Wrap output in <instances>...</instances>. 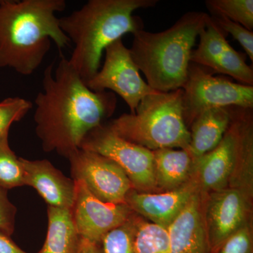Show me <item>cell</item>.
<instances>
[{"label":"cell","mask_w":253,"mask_h":253,"mask_svg":"<svg viewBox=\"0 0 253 253\" xmlns=\"http://www.w3.org/2000/svg\"><path fill=\"white\" fill-rule=\"evenodd\" d=\"M251 201L235 188L207 193L204 217L211 253L249 224Z\"/></svg>","instance_id":"cell-12"},{"label":"cell","mask_w":253,"mask_h":253,"mask_svg":"<svg viewBox=\"0 0 253 253\" xmlns=\"http://www.w3.org/2000/svg\"><path fill=\"white\" fill-rule=\"evenodd\" d=\"M153 154L158 192L178 189L192 177L194 161L187 150L163 149Z\"/></svg>","instance_id":"cell-18"},{"label":"cell","mask_w":253,"mask_h":253,"mask_svg":"<svg viewBox=\"0 0 253 253\" xmlns=\"http://www.w3.org/2000/svg\"><path fill=\"white\" fill-rule=\"evenodd\" d=\"M138 216L135 213L123 224L109 231L100 243L103 253H134V236Z\"/></svg>","instance_id":"cell-23"},{"label":"cell","mask_w":253,"mask_h":253,"mask_svg":"<svg viewBox=\"0 0 253 253\" xmlns=\"http://www.w3.org/2000/svg\"><path fill=\"white\" fill-rule=\"evenodd\" d=\"M74 181L76 191L71 214L81 239L100 244L109 231L122 225L134 214L126 204L103 202L91 194L83 181Z\"/></svg>","instance_id":"cell-11"},{"label":"cell","mask_w":253,"mask_h":253,"mask_svg":"<svg viewBox=\"0 0 253 253\" xmlns=\"http://www.w3.org/2000/svg\"><path fill=\"white\" fill-rule=\"evenodd\" d=\"M206 5L212 16H223L253 31V0H207Z\"/></svg>","instance_id":"cell-21"},{"label":"cell","mask_w":253,"mask_h":253,"mask_svg":"<svg viewBox=\"0 0 253 253\" xmlns=\"http://www.w3.org/2000/svg\"><path fill=\"white\" fill-rule=\"evenodd\" d=\"M65 0H0V68L31 76L49 52L51 41L60 52L71 46L56 14Z\"/></svg>","instance_id":"cell-2"},{"label":"cell","mask_w":253,"mask_h":253,"mask_svg":"<svg viewBox=\"0 0 253 253\" xmlns=\"http://www.w3.org/2000/svg\"><path fill=\"white\" fill-rule=\"evenodd\" d=\"M199 189L193 174L186 184L172 191L146 193L131 189L126 203L133 212L167 229Z\"/></svg>","instance_id":"cell-13"},{"label":"cell","mask_w":253,"mask_h":253,"mask_svg":"<svg viewBox=\"0 0 253 253\" xmlns=\"http://www.w3.org/2000/svg\"><path fill=\"white\" fill-rule=\"evenodd\" d=\"M214 22L226 35L230 34L241 46L251 61H253V32L246 29L239 23L223 16H211Z\"/></svg>","instance_id":"cell-25"},{"label":"cell","mask_w":253,"mask_h":253,"mask_svg":"<svg viewBox=\"0 0 253 253\" xmlns=\"http://www.w3.org/2000/svg\"><path fill=\"white\" fill-rule=\"evenodd\" d=\"M214 253H253V231L249 223L226 240Z\"/></svg>","instance_id":"cell-26"},{"label":"cell","mask_w":253,"mask_h":253,"mask_svg":"<svg viewBox=\"0 0 253 253\" xmlns=\"http://www.w3.org/2000/svg\"><path fill=\"white\" fill-rule=\"evenodd\" d=\"M227 35L211 16L199 34V44L192 50L190 61L202 66L210 72L227 75L238 83L253 86V69L246 61V56L238 52L226 41Z\"/></svg>","instance_id":"cell-10"},{"label":"cell","mask_w":253,"mask_h":253,"mask_svg":"<svg viewBox=\"0 0 253 253\" xmlns=\"http://www.w3.org/2000/svg\"><path fill=\"white\" fill-rule=\"evenodd\" d=\"M104 51L102 68L86 82V85L94 91L109 89L119 95L127 104L131 114H134L143 98L159 91L153 89L141 77L122 39L110 44Z\"/></svg>","instance_id":"cell-8"},{"label":"cell","mask_w":253,"mask_h":253,"mask_svg":"<svg viewBox=\"0 0 253 253\" xmlns=\"http://www.w3.org/2000/svg\"><path fill=\"white\" fill-rule=\"evenodd\" d=\"M206 195L199 189L168 228L171 253H211L204 217Z\"/></svg>","instance_id":"cell-14"},{"label":"cell","mask_w":253,"mask_h":253,"mask_svg":"<svg viewBox=\"0 0 253 253\" xmlns=\"http://www.w3.org/2000/svg\"><path fill=\"white\" fill-rule=\"evenodd\" d=\"M134 253H171L167 229L138 217Z\"/></svg>","instance_id":"cell-20"},{"label":"cell","mask_w":253,"mask_h":253,"mask_svg":"<svg viewBox=\"0 0 253 253\" xmlns=\"http://www.w3.org/2000/svg\"><path fill=\"white\" fill-rule=\"evenodd\" d=\"M48 231L39 253H77L81 237L75 228L71 210L48 207Z\"/></svg>","instance_id":"cell-19"},{"label":"cell","mask_w":253,"mask_h":253,"mask_svg":"<svg viewBox=\"0 0 253 253\" xmlns=\"http://www.w3.org/2000/svg\"><path fill=\"white\" fill-rule=\"evenodd\" d=\"M236 161V137L230 123L217 147L194 161L193 174L201 191L211 193L229 187Z\"/></svg>","instance_id":"cell-15"},{"label":"cell","mask_w":253,"mask_h":253,"mask_svg":"<svg viewBox=\"0 0 253 253\" xmlns=\"http://www.w3.org/2000/svg\"><path fill=\"white\" fill-rule=\"evenodd\" d=\"M44 70L42 91L35 100L36 134L46 152L65 157L80 149L86 134L114 113L117 105L112 91H94L63 55Z\"/></svg>","instance_id":"cell-1"},{"label":"cell","mask_w":253,"mask_h":253,"mask_svg":"<svg viewBox=\"0 0 253 253\" xmlns=\"http://www.w3.org/2000/svg\"><path fill=\"white\" fill-rule=\"evenodd\" d=\"M209 15L189 11L170 28L158 33L139 30L129 49L146 83L159 92L182 89L187 79L190 56Z\"/></svg>","instance_id":"cell-4"},{"label":"cell","mask_w":253,"mask_h":253,"mask_svg":"<svg viewBox=\"0 0 253 253\" xmlns=\"http://www.w3.org/2000/svg\"><path fill=\"white\" fill-rule=\"evenodd\" d=\"M24 170V184L39 193L51 207H73L76 184L47 160L30 161L20 158Z\"/></svg>","instance_id":"cell-16"},{"label":"cell","mask_w":253,"mask_h":253,"mask_svg":"<svg viewBox=\"0 0 253 253\" xmlns=\"http://www.w3.org/2000/svg\"><path fill=\"white\" fill-rule=\"evenodd\" d=\"M158 0H89L81 9L59 18V26L73 44L71 66L84 83L99 71L106 48L127 33L143 30L139 9L154 7Z\"/></svg>","instance_id":"cell-3"},{"label":"cell","mask_w":253,"mask_h":253,"mask_svg":"<svg viewBox=\"0 0 253 253\" xmlns=\"http://www.w3.org/2000/svg\"><path fill=\"white\" fill-rule=\"evenodd\" d=\"M80 149L109 158L118 165L139 192H158L153 151L129 142L103 124L86 134Z\"/></svg>","instance_id":"cell-7"},{"label":"cell","mask_w":253,"mask_h":253,"mask_svg":"<svg viewBox=\"0 0 253 253\" xmlns=\"http://www.w3.org/2000/svg\"><path fill=\"white\" fill-rule=\"evenodd\" d=\"M77 253H103L99 244H94L81 238Z\"/></svg>","instance_id":"cell-29"},{"label":"cell","mask_w":253,"mask_h":253,"mask_svg":"<svg viewBox=\"0 0 253 253\" xmlns=\"http://www.w3.org/2000/svg\"><path fill=\"white\" fill-rule=\"evenodd\" d=\"M33 108L31 101L21 97H9L0 102V139L9 134L10 126L19 122Z\"/></svg>","instance_id":"cell-24"},{"label":"cell","mask_w":253,"mask_h":253,"mask_svg":"<svg viewBox=\"0 0 253 253\" xmlns=\"http://www.w3.org/2000/svg\"><path fill=\"white\" fill-rule=\"evenodd\" d=\"M0 253H27L20 249L9 236L0 231Z\"/></svg>","instance_id":"cell-28"},{"label":"cell","mask_w":253,"mask_h":253,"mask_svg":"<svg viewBox=\"0 0 253 253\" xmlns=\"http://www.w3.org/2000/svg\"><path fill=\"white\" fill-rule=\"evenodd\" d=\"M182 89L183 118L188 128L208 110L231 106L253 109V86L216 77L193 63H190Z\"/></svg>","instance_id":"cell-6"},{"label":"cell","mask_w":253,"mask_h":253,"mask_svg":"<svg viewBox=\"0 0 253 253\" xmlns=\"http://www.w3.org/2000/svg\"><path fill=\"white\" fill-rule=\"evenodd\" d=\"M74 180H82L100 201L126 204L133 189L127 176L116 163L101 155L79 149L68 156Z\"/></svg>","instance_id":"cell-9"},{"label":"cell","mask_w":253,"mask_h":253,"mask_svg":"<svg viewBox=\"0 0 253 253\" xmlns=\"http://www.w3.org/2000/svg\"><path fill=\"white\" fill-rule=\"evenodd\" d=\"M230 123V107L208 110L193 121L187 151L194 161L217 147Z\"/></svg>","instance_id":"cell-17"},{"label":"cell","mask_w":253,"mask_h":253,"mask_svg":"<svg viewBox=\"0 0 253 253\" xmlns=\"http://www.w3.org/2000/svg\"><path fill=\"white\" fill-rule=\"evenodd\" d=\"M8 135L0 139V186L6 190L25 185L22 163L10 148Z\"/></svg>","instance_id":"cell-22"},{"label":"cell","mask_w":253,"mask_h":253,"mask_svg":"<svg viewBox=\"0 0 253 253\" xmlns=\"http://www.w3.org/2000/svg\"><path fill=\"white\" fill-rule=\"evenodd\" d=\"M16 208L10 202L7 190L0 186V231L11 236L14 231Z\"/></svg>","instance_id":"cell-27"},{"label":"cell","mask_w":253,"mask_h":253,"mask_svg":"<svg viewBox=\"0 0 253 253\" xmlns=\"http://www.w3.org/2000/svg\"><path fill=\"white\" fill-rule=\"evenodd\" d=\"M183 89L143 98L135 113H124L109 126L126 140L154 151L189 149L190 131L183 118Z\"/></svg>","instance_id":"cell-5"}]
</instances>
